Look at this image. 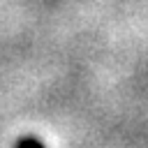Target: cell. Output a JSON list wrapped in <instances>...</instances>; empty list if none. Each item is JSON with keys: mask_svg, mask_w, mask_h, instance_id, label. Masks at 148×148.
Here are the masks:
<instances>
[{"mask_svg": "<svg viewBox=\"0 0 148 148\" xmlns=\"http://www.w3.org/2000/svg\"><path fill=\"white\" fill-rule=\"evenodd\" d=\"M23 141L28 143V148H44V146H42V141H39V139H35V136H23Z\"/></svg>", "mask_w": 148, "mask_h": 148, "instance_id": "obj_1", "label": "cell"}, {"mask_svg": "<svg viewBox=\"0 0 148 148\" xmlns=\"http://www.w3.org/2000/svg\"><path fill=\"white\" fill-rule=\"evenodd\" d=\"M16 148H28V143H25L23 139H18V143H16Z\"/></svg>", "mask_w": 148, "mask_h": 148, "instance_id": "obj_2", "label": "cell"}]
</instances>
